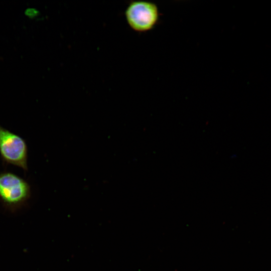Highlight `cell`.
Masks as SVG:
<instances>
[{"label":"cell","mask_w":271,"mask_h":271,"mask_svg":"<svg viewBox=\"0 0 271 271\" xmlns=\"http://www.w3.org/2000/svg\"><path fill=\"white\" fill-rule=\"evenodd\" d=\"M39 12L34 8H28L26 10L25 14L30 18H34L38 15Z\"/></svg>","instance_id":"277c9868"},{"label":"cell","mask_w":271,"mask_h":271,"mask_svg":"<svg viewBox=\"0 0 271 271\" xmlns=\"http://www.w3.org/2000/svg\"><path fill=\"white\" fill-rule=\"evenodd\" d=\"M30 193L29 185L22 178L9 172L0 174V197L5 202L11 204L20 203Z\"/></svg>","instance_id":"3957f363"},{"label":"cell","mask_w":271,"mask_h":271,"mask_svg":"<svg viewBox=\"0 0 271 271\" xmlns=\"http://www.w3.org/2000/svg\"><path fill=\"white\" fill-rule=\"evenodd\" d=\"M126 22L133 31L145 33L152 30L160 21V13L155 3L148 1H133L125 10Z\"/></svg>","instance_id":"6da1fadb"},{"label":"cell","mask_w":271,"mask_h":271,"mask_svg":"<svg viewBox=\"0 0 271 271\" xmlns=\"http://www.w3.org/2000/svg\"><path fill=\"white\" fill-rule=\"evenodd\" d=\"M27 152L22 138L0 125V154L5 161L27 170Z\"/></svg>","instance_id":"7a4b0ae2"}]
</instances>
